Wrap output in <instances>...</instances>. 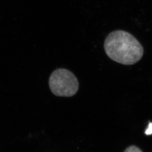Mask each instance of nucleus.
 I'll return each mask as SVG.
<instances>
[{"label": "nucleus", "mask_w": 152, "mask_h": 152, "mask_svg": "<svg viewBox=\"0 0 152 152\" xmlns=\"http://www.w3.org/2000/svg\"><path fill=\"white\" fill-rule=\"evenodd\" d=\"M104 48L111 60L123 65H134L140 60L144 49L132 34L123 30L113 31L105 40Z\"/></svg>", "instance_id": "f257e3e1"}, {"label": "nucleus", "mask_w": 152, "mask_h": 152, "mask_svg": "<svg viewBox=\"0 0 152 152\" xmlns=\"http://www.w3.org/2000/svg\"><path fill=\"white\" fill-rule=\"evenodd\" d=\"M49 85L54 95L63 97L73 96L79 88L76 76L65 69H57L52 73L49 77Z\"/></svg>", "instance_id": "f03ea898"}, {"label": "nucleus", "mask_w": 152, "mask_h": 152, "mask_svg": "<svg viewBox=\"0 0 152 152\" xmlns=\"http://www.w3.org/2000/svg\"><path fill=\"white\" fill-rule=\"evenodd\" d=\"M124 152H142V151L135 146H131L128 147Z\"/></svg>", "instance_id": "7ed1b4c3"}, {"label": "nucleus", "mask_w": 152, "mask_h": 152, "mask_svg": "<svg viewBox=\"0 0 152 152\" xmlns=\"http://www.w3.org/2000/svg\"><path fill=\"white\" fill-rule=\"evenodd\" d=\"M145 134L147 135H151L152 134V123H150L148 126V128L145 132Z\"/></svg>", "instance_id": "20e7f679"}]
</instances>
